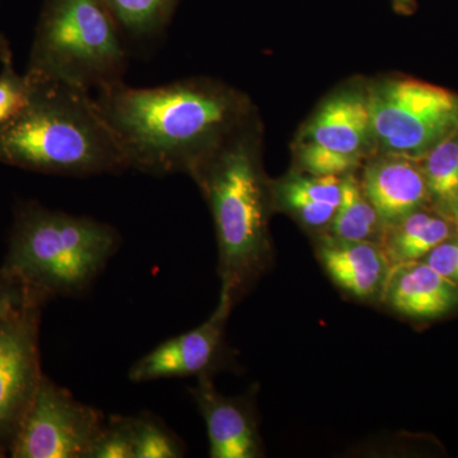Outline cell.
Listing matches in <instances>:
<instances>
[{"instance_id": "20", "label": "cell", "mask_w": 458, "mask_h": 458, "mask_svg": "<svg viewBox=\"0 0 458 458\" xmlns=\"http://www.w3.org/2000/svg\"><path fill=\"white\" fill-rule=\"evenodd\" d=\"M134 458H181L185 445L164 421L149 412L131 417Z\"/></svg>"}, {"instance_id": "15", "label": "cell", "mask_w": 458, "mask_h": 458, "mask_svg": "<svg viewBox=\"0 0 458 458\" xmlns=\"http://www.w3.org/2000/svg\"><path fill=\"white\" fill-rule=\"evenodd\" d=\"M342 182L343 176L289 174L269 188L270 203L306 227L327 229L342 200Z\"/></svg>"}, {"instance_id": "16", "label": "cell", "mask_w": 458, "mask_h": 458, "mask_svg": "<svg viewBox=\"0 0 458 458\" xmlns=\"http://www.w3.org/2000/svg\"><path fill=\"white\" fill-rule=\"evenodd\" d=\"M456 234L454 223L427 205L388 227L382 247L391 265L403 264L421 260L434 247Z\"/></svg>"}, {"instance_id": "9", "label": "cell", "mask_w": 458, "mask_h": 458, "mask_svg": "<svg viewBox=\"0 0 458 458\" xmlns=\"http://www.w3.org/2000/svg\"><path fill=\"white\" fill-rule=\"evenodd\" d=\"M41 306L29 304L0 322V457L9 454L42 379Z\"/></svg>"}, {"instance_id": "21", "label": "cell", "mask_w": 458, "mask_h": 458, "mask_svg": "<svg viewBox=\"0 0 458 458\" xmlns=\"http://www.w3.org/2000/svg\"><path fill=\"white\" fill-rule=\"evenodd\" d=\"M87 458H134L131 417H111L93 442Z\"/></svg>"}, {"instance_id": "23", "label": "cell", "mask_w": 458, "mask_h": 458, "mask_svg": "<svg viewBox=\"0 0 458 458\" xmlns=\"http://www.w3.org/2000/svg\"><path fill=\"white\" fill-rule=\"evenodd\" d=\"M44 303L42 298L0 270V322L29 304Z\"/></svg>"}, {"instance_id": "5", "label": "cell", "mask_w": 458, "mask_h": 458, "mask_svg": "<svg viewBox=\"0 0 458 458\" xmlns=\"http://www.w3.org/2000/svg\"><path fill=\"white\" fill-rule=\"evenodd\" d=\"M123 38L102 0H45L25 74L98 93L123 82Z\"/></svg>"}, {"instance_id": "7", "label": "cell", "mask_w": 458, "mask_h": 458, "mask_svg": "<svg viewBox=\"0 0 458 458\" xmlns=\"http://www.w3.org/2000/svg\"><path fill=\"white\" fill-rule=\"evenodd\" d=\"M106 424L99 410L42 376L31 405L18 428L13 458H87Z\"/></svg>"}, {"instance_id": "4", "label": "cell", "mask_w": 458, "mask_h": 458, "mask_svg": "<svg viewBox=\"0 0 458 458\" xmlns=\"http://www.w3.org/2000/svg\"><path fill=\"white\" fill-rule=\"evenodd\" d=\"M107 223L26 201L16 209L7 258L0 270L45 302L82 294L119 250Z\"/></svg>"}, {"instance_id": "27", "label": "cell", "mask_w": 458, "mask_h": 458, "mask_svg": "<svg viewBox=\"0 0 458 458\" xmlns=\"http://www.w3.org/2000/svg\"><path fill=\"white\" fill-rule=\"evenodd\" d=\"M454 227H456V233L458 236V208H457L456 213H454Z\"/></svg>"}, {"instance_id": "25", "label": "cell", "mask_w": 458, "mask_h": 458, "mask_svg": "<svg viewBox=\"0 0 458 458\" xmlns=\"http://www.w3.org/2000/svg\"><path fill=\"white\" fill-rule=\"evenodd\" d=\"M13 62V54H12L11 44L4 35L0 32V64Z\"/></svg>"}, {"instance_id": "3", "label": "cell", "mask_w": 458, "mask_h": 458, "mask_svg": "<svg viewBox=\"0 0 458 458\" xmlns=\"http://www.w3.org/2000/svg\"><path fill=\"white\" fill-rule=\"evenodd\" d=\"M251 125L247 123L190 172L212 210L222 289L234 302L265 270L271 254L270 191Z\"/></svg>"}, {"instance_id": "14", "label": "cell", "mask_w": 458, "mask_h": 458, "mask_svg": "<svg viewBox=\"0 0 458 458\" xmlns=\"http://www.w3.org/2000/svg\"><path fill=\"white\" fill-rule=\"evenodd\" d=\"M381 302L405 318H438L458 306V286L423 260L403 262L391 267Z\"/></svg>"}, {"instance_id": "2", "label": "cell", "mask_w": 458, "mask_h": 458, "mask_svg": "<svg viewBox=\"0 0 458 458\" xmlns=\"http://www.w3.org/2000/svg\"><path fill=\"white\" fill-rule=\"evenodd\" d=\"M27 80L29 102L0 128V164L73 177L128 170L95 96L59 82Z\"/></svg>"}, {"instance_id": "22", "label": "cell", "mask_w": 458, "mask_h": 458, "mask_svg": "<svg viewBox=\"0 0 458 458\" xmlns=\"http://www.w3.org/2000/svg\"><path fill=\"white\" fill-rule=\"evenodd\" d=\"M31 93L26 74L17 73L13 62L5 63L0 71V128L25 108Z\"/></svg>"}, {"instance_id": "12", "label": "cell", "mask_w": 458, "mask_h": 458, "mask_svg": "<svg viewBox=\"0 0 458 458\" xmlns=\"http://www.w3.org/2000/svg\"><path fill=\"white\" fill-rule=\"evenodd\" d=\"M191 394L207 423L210 457L261 456L260 438L245 401L223 396L210 376L198 377V385L191 388Z\"/></svg>"}, {"instance_id": "13", "label": "cell", "mask_w": 458, "mask_h": 458, "mask_svg": "<svg viewBox=\"0 0 458 458\" xmlns=\"http://www.w3.org/2000/svg\"><path fill=\"white\" fill-rule=\"evenodd\" d=\"M318 260L331 280L363 301H381L391 265L384 247L325 234L318 243Z\"/></svg>"}, {"instance_id": "11", "label": "cell", "mask_w": 458, "mask_h": 458, "mask_svg": "<svg viewBox=\"0 0 458 458\" xmlns=\"http://www.w3.org/2000/svg\"><path fill=\"white\" fill-rule=\"evenodd\" d=\"M360 185L387 228L430 205L420 159L382 153L366 165Z\"/></svg>"}, {"instance_id": "19", "label": "cell", "mask_w": 458, "mask_h": 458, "mask_svg": "<svg viewBox=\"0 0 458 458\" xmlns=\"http://www.w3.org/2000/svg\"><path fill=\"white\" fill-rule=\"evenodd\" d=\"M123 35L149 40L165 32L181 0H102Z\"/></svg>"}, {"instance_id": "17", "label": "cell", "mask_w": 458, "mask_h": 458, "mask_svg": "<svg viewBox=\"0 0 458 458\" xmlns=\"http://www.w3.org/2000/svg\"><path fill=\"white\" fill-rule=\"evenodd\" d=\"M327 231L339 240L384 245L387 227L352 174L343 176L342 200Z\"/></svg>"}, {"instance_id": "24", "label": "cell", "mask_w": 458, "mask_h": 458, "mask_svg": "<svg viewBox=\"0 0 458 458\" xmlns=\"http://www.w3.org/2000/svg\"><path fill=\"white\" fill-rule=\"evenodd\" d=\"M432 269L458 286V236L443 241L421 259Z\"/></svg>"}, {"instance_id": "26", "label": "cell", "mask_w": 458, "mask_h": 458, "mask_svg": "<svg viewBox=\"0 0 458 458\" xmlns=\"http://www.w3.org/2000/svg\"><path fill=\"white\" fill-rule=\"evenodd\" d=\"M412 2H414V0H394V3H396L397 7L403 9H408L410 5L412 4Z\"/></svg>"}, {"instance_id": "10", "label": "cell", "mask_w": 458, "mask_h": 458, "mask_svg": "<svg viewBox=\"0 0 458 458\" xmlns=\"http://www.w3.org/2000/svg\"><path fill=\"white\" fill-rule=\"evenodd\" d=\"M234 301L222 289L218 307L200 327L172 337L141 357L129 369L134 384L180 377L210 376L221 360L225 324Z\"/></svg>"}, {"instance_id": "1", "label": "cell", "mask_w": 458, "mask_h": 458, "mask_svg": "<svg viewBox=\"0 0 458 458\" xmlns=\"http://www.w3.org/2000/svg\"><path fill=\"white\" fill-rule=\"evenodd\" d=\"M96 95L129 168L156 176L190 174L252 116L245 96L207 78L150 89L120 82Z\"/></svg>"}, {"instance_id": "18", "label": "cell", "mask_w": 458, "mask_h": 458, "mask_svg": "<svg viewBox=\"0 0 458 458\" xmlns=\"http://www.w3.org/2000/svg\"><path fill=\"white\" fill-rule=\"evenodd\" d=\"M430 205L454 222L458 208V131L420 158Z\"/></svg>"}, {"instance_id": "6", "label": "cell", "mask_w": 458, "mask_h": 458, "mask_svg": "<svg viewBox=\"0 0 458 458\" xmlns=\"http://www.w3.org/2000/svg\"><path fill=\"white\" fill-rule=\"evenodd\" d=\"M375 146L420 159L458 131V93L414 78H388L367 90Z\"/></svg>"}, {"instance_id": "8", "label": "cell", "mask_w": 458, "mask_h": 458, "mask_svg": "<svg viewBox=\"0 0 458 458\" xmlns=\"http://www.w3.org/2000/svg\"><path fill=\"white\" fill-rule=\"evenodd\" d=\"M375 146L367 92L344 90L327 99L304 126L295 148L306 174L345 176Z\"/></svg>"}]
</instances>
